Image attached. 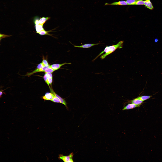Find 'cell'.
I'll use <instances>...</instances> for the list:
<instances>
[{
  "instance_id": "cell-7",
  "label": "cell",
  "mask_w": 162,
  "mask_h": 162,
  "mask_svg": "<svg viewBox=\"0 0 162 162\" xmlns=\"http://www.w3.org/2000/svg\"><path fill=\"white\" fill-rule=\"evenodd\" d=\"M109 141L104 137L100 132L93 136L88 143L91 146H103L107 143Z\"/></svg>"
},
{
  "instance_id": "cell-8",
  "label": "cell",
  "mask_w": 162,
  "mask_h": 162,
  "mask_svg": "<svg viewBox=\"0 0 162 162\" xmlns=\"http://www.w3.org/2000/svg\"><path fill=\"white\" fill-rule=\"evenodd\" d=\"M83 126L89 132H94L99 130L97 128L94 120L89 118L87 115Z\"/></svg>"
},
{
  "instance_id": "cell-12",
  "label": "cell",
  "mask_w": 162,
  "mask_h": 162,
  "mask_svg": "<svg viewBox=\"0 0 162 162\" xmlns=\"http://www.w3.org/2000/svg\"><path fill=\"white\" fill-rule=\"evenodd\" d=\"M147 91L148 93L150 94L158 95H162V91L159 92H156L150 91L147 89Z\"/></svg>"
},
{
  "instance_id": "cell-9",
  "label": "cell",
  "mask_w": 162,
  "mask_h": 162,
  "mask_svg": "<svg viewBox=\"0 0 162 162\" xmlns=\"http://www.w3.org/2000/svg\"><path fill=\"white\" fill-rule=\"evenodd\" d=\"M89 132L83 125L78 127L76 130L73 136L81 137L85 136Z\"/></svg>"
},
{
  "instance_id": "cell-6",
  "label": "cell",
  "mask_w": 162,
  "mask_h": 162,
  "mask_svg": "<svg viewBox=\"0 0 162 162\" xmlns=\"http://www.w3.org/2000/svg\"><path fill=\"white\" fill-rule=\"evenodd\" d=\"M101 62H93L89 60L82 62L77 67L82 70H95L103 72V70L98 68L96 65L101 63Z\"/></svg>"
},
{
  "instance_id": "cell-11",
  "label": "cell",
  "mask_w": 162,
  "mask_h": 162,
  "mask_svg": "<svg viewBox=\"0 0 162 162\" xmlns=\"http://www.w3.org/2000/svg\"><path fill=\"white\" fill-rule=\"evenodd\" d=\"M105 155L101 154H98L96 156L94 162H104Z\"/></svg>"
},
{
  "instance_id": "cell-5",
  "label": "cell",
  "mask_w": 162,
  "mask_h": 162,
  "mask_svg": "<svg viewBox=\"0 0 162 162\" xmlns=\"http://www.w3.org/2000/svg\"><path fill=\"white\" fill-rule=\"evenodd\" d=\"M80 35L76 32H72L68 35L67 44L70 49V51L78 48V41Z\"/></svg>"
},
{
  "instance_id": "cell-1",
  "label": "cell",
  "mask_w": 162,
  "mask_h": 162,
  "mask_svg": "<svg viewBox=\"0 0 162 162\" xmlns=\"http://www.w3.org/2000/svg\"><path fill=\"white\" fill-rule=\"evenodd\" d=\"M141 125L134 126L130 125L122 128H106L100 130V134L109 141L120 137L124 131L131 129H140Z\"/></svg>"
},
{
  "instance_id": "cell-10",
  "label": "cell",
  "mask_w": 162,
  "mask_h": 162,
  "mask_svg": "<svg viewBox=\"0 0 162 162\" xmlns=\"http://www.w3.org/2000/svg\"><path fill=\"white\" fill-rule=\"evenodd\" d=\"M1 79L4 76L10 75L12 74H17L19 72V70H14L8 69L1 68Z\"/></svg>"
},
{
  "instance_id": "cell-4",
  "label": "cell",
  "mask_w": 162,
  "mask_h": 162,
  "mask_svg": "<svg viewBox=\"0 0 162 162\" xmlns=\"http://www.w3.org/2000/svg\"><path fill=\"white\" fill-rule=\"evenodd\" d=\"M86 52L79 49L70 51L73 66L77 67L82 62L88 60L86 55Z\"/></svg>"
},
{
  "instance_id": "cell-2",
  "label": "cell",
  "mask_w": 162,
  "mask_h": 162,
  "mask_svg": "<svg viewBox=\"0 0 162 162\" xmlns=\"http://www.w3.org/2000/svg\"><path fill=\"white\" fill-rule=\"evenodd\" d=\"M100 132V130H98L95 132H89L85 136L81 137L73 136L69 140L64 144L56 147L55 149L60 151L71 145L81 144H88V142L93 136L99 134Z\"/></svg>"
},
{
  "instance_id": "cell-3",
  "label": "cell",
  "mask_w": 162,
  "mask_h": 162,
  "mask_svg": "<svg viewBox=\"0 0 162 162\" xmlns=\"http://www.w3.org/2000/svg\"><path fill=\"white\" fill-rule=\"evenodd\" d=\"M100 36L98 34L91 35L86 34L80 35L78 41V48L86 51L88 47Z\"/></svg>"
}]
</instances>
